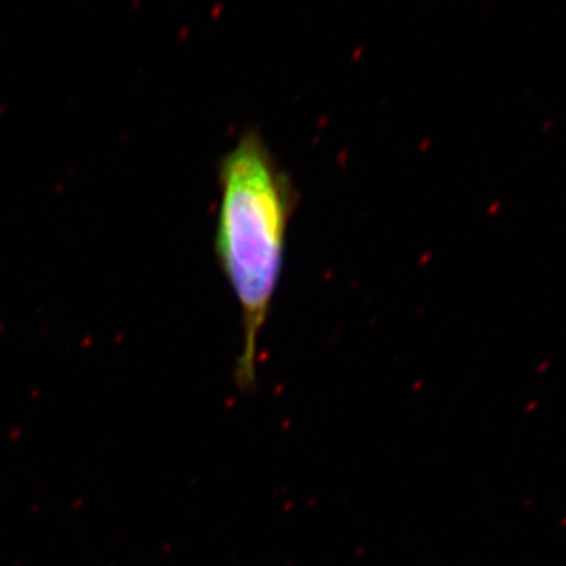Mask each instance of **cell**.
<instances>
[{
  "mask_svg": "<svg viewBox=\"0 0 566 566\" xmlns=\"http://www.w3.org/2000/svg\"><path fill=\"white\" fill-rule=\"evenodd\" d=\"M214 252L240 305L241 352L234 382L259 385L256 356L285 266L290 221L297 205L292 178L259 129H248L219 163Z\"/></svg>",
  "mask_w": 566,
  "mask_h": 566,
  "instance_id": "cell-1",
  "label": "cell"
}]
</instances>
